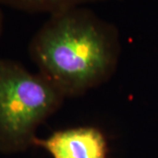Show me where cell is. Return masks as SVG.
I'll return each mask as SVG.
<instances>
[{
	"instance_id": "1",
	"label": "cell",
	"mask_w": 158,
	"mask_h": 158,
	"mask_svg": "<svg viewBox=\"0 0 158 158\" xmlns=\"http://www.w3.org/2000/svg\"><path fill=\"white\" fill-rule=\"evenodd\" d=\"M39 73L77 98L112 78L121 53L116 26L83 6L50 15L28 47Z\"/></svg>"
},
{
	"instance_id": "2",
	"label": "cell",
	"mask_w": 158,
	"mask_h": 158,
	"mask_svg": "<svg viewBox=\"0 0 158 158\" xmlns=\"http://www.w3.org/2000/svg\"><path fill=\"white\" fill-rule=\"evenodd\" d=\"M65 99L41 74L0 58V153L13 155L34 147L39 127Z\"/></svg>"
},
{
	"instance_id": "3",
	"label": "cell",
	"mask_w": 158,
	"mask_h": 158,
	"mask_svg": "<svg viewBox=\"0 0 158 158\" xmlns=\"http://www.w3.org/2000/svg\"><path fill=\"white\" fill-rule=\"evenodd\" d=\"M34 147L46 150L52 158H107V141L94 127H77L56 131L34 141Z\"/></svg>"
},
{
	"instance_id": "4",
	"label": "cell",
	"mask_w": 158,
	"mask_h": 158,
	"mask_svg": "<svg viewBox=\"0 0 158 158\" xmlns=\"http://www.w3.org/2000/svg\"><path fill=\"white\" fill-rule=\"evenodd\" d=\"M120 0H0V5L27 12H46L50 15L86 4Z\"/></svg>"
},
{
	"instance_id": "5",
	"label": "cell",
	"mask_w": 158,
	"mask_h": 158,
	"mask_svg": "<svg viewBox=\"0 0 158 158\" xmlns=\"http://www.w3.org/2000/svg\"><path fill=\"white\" fill-rule=\"evenodd\" d=\"M3 28H4V17H3V12H2L1 5H0V37L3 33Z\"/></svg>"
}]
</instances>
